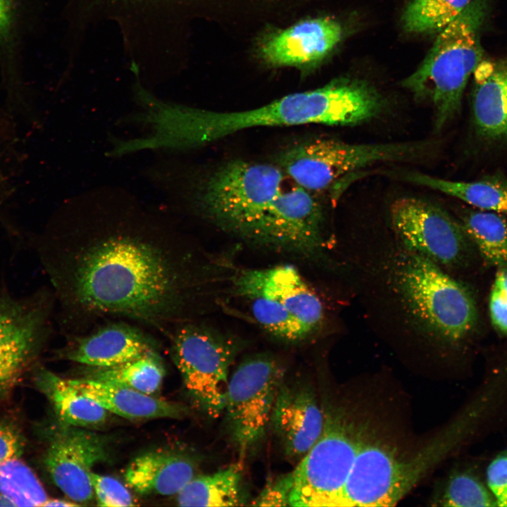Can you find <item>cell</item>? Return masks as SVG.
Returning a JSON list of instances; mask_svg holds the SVG:
<instances>
[{
  "mask_svg": "<svg viewBox=\"0 0 507 507\" xmlns=\"http://www.w3.org/2000/svg\"><path fill=\"white\" fill-rule=\"evenodd\" d=\"M32 243L67 337L107 318L166 337L189 321L192 252L163 212L127 192L106 188L73 197Z\"/></svg>",
  "mask_w": 507,
  "mask_h": 507,
  "instance_id": "cell-1",
  "label": "cell"
},
{
  "mask_svg": "<svg viewBox=\"0 0 507 507\" xmlns=\"http://www.w3.org/2000/svg\"><path fill=\"white\" fill-rule=\"evenodd\" d=\"M365 111L360 85L351 78H340L323 87L289 94L242 111L216 112L179 105L175 136L178 148L183 150L255 127L357 125L363 120Z\"/></svg>",
  "mask_w": 507,
  "mask_h": 507,
  "instance_id": "cell-2",
  "label": "cell"
},
{
  "mask_svg": "<svg viewBox=\"0 0 507 507\" xmlns=\"http://www.w3.org/2000/svg\"><path fill=\"white\" fill-rule=\"evenodd\" d=\"M488 0H472L442 30L427 56L403 85L434 107V125L443 128L458 113L470 76L484 59L481 34Z\"/></svg>",
  "mask_w": 507,
  "mask_h": 507,
  "instance_id": "cell-3",
  "label": "cell"
},
{
  "mask_svg": "<svg viewBox=\"0 0 507 507\" xmlns=\"http://www.w3.org/2000/svg\"><path fill=\"white\" fill-rule=\"evenodd\" d=\"M323 408L322 434L292 471L289 506H336L360 448L373 430L369 421L346 403Z\"/></svg>",
  "mask_w": 507,
  "mask_h": 507,
  "instance_id": "cell-4",
  "label": "cell"
},
{
  "mask_svg": "<svg viewBox=\"0 0 507 507\" xmlns=\"http://www.w3.org/2000/svg\"><path fill=\"white\" fill-rule=\"evenodd\" d=\"M284 175L273 164L230 161L204 182L197 207L222 229L254 244L267 212L282 190Z\"/></svg>",
  "mask_w": 507,
  "mask_h": 507,
  "instance_id": "cell-5",
  "label": "cell"
},
{
  "mask_svg": "<svg viewBox=\"0 0 507 507\" xmlns=\"http://www.w3.org/2000/svg\"><path fill=\"white\" fill-rule=\"evenodd\" d=\"M398 282L412 315L442 341L457 346L476 332L479 314L472 294L436 263L412 253Z\"/></svg>",
  "mask_w": 507,
  "mask_h": 507,
  "instance_id": "cell-6",
  "label": "cell"
},
{
  "mask_svg": "<svg viewBox=\"0 0 507 507\" xmlns=\"http://www.w3.org/2000/svg\"><path fill=\"white\" fill-rule=\"evenodd\" d=\"M424 145L417 143L351 144L315 139L287 149L278 163L284 174L307 191L335 188L339 180L375 163L416 156Z\"/></svg>",
  "mask_w": 507,
  "mask_h": 507,
  "instance_id": "cell-7",
  "label": "cell"
},
{
  "mask_svg": "<svg viewBox=\"0 0 507 507\" xmlns=\"http://www.w3.org/2000/svg\"><path fill=\"white\" fill-rule=\"evenodd\" d=\"M170 354L184 384L199 409L216 418L224 411L233 343L203 325H177L168 336Z\"/></svg>",
  "mask_w": 507,
  "mask_h": 507,
  "instance_id": "cell-8",
  "label": "cell"
},
{
  "mask_svg": "<svg viewBox=\"0 0 507 507\" xmlns=\"http://www.w3.org/2000/svg\"><path fill=\"white\" fill-rule=\"evenodd\" d=\"M284 377L280 363L266 354L249 357L230 377L223 413L231 442L241 456L263 439Z\"/></svg>",
  "mask_w": 507,
  "mask_h": 507,
  "instance_id": "cell-9",
  "label": "cell"
},
{
  "mask_svg": "<svg viewBox=\"0 0 507 507\" xmlns=\"http://www.w3.org/2000/svg\"><path fill=\"white\" fill-rule=\"evenodd\" d=\"M55 309L51 289L21 298L0 293V401L10 397L47 342Z\"/></svg>",
  "mask_w": 507,
  "mask_h": 507,
  "instance_id": "cell-10",
  "label": "cell"
},
{
  "mask_svg": "<svg viewBox=\"0 0 507 507\" xmlns=\"http://www.w3.org/2000/svg\"><path fill=\"white\" fill-rule=\"evenodd\" d=\"M390 216L406 247L437 264L457 265L465 261L473 246L461 223L420 199H397L391 206Z\"/></svg>",
  "mask_w": 507,
  "mask_h": 507,
  "instance_id": "cell-11",
  "label": "cell"
},
{
  "mask_svg": "<svg viewBox=\"0 0 507 507\" xmlns=\"http://www.w3.org/2000/svg\"><path fill=\"white\" fill-rule=\"evenodd\" d=\"M108 444L106 436L61 424L49 437L43 463L55 485L83 505L94 498L90 475L96 464L108 460Z\"/></svg>",
  "mask_w": 507,
  "mask_h": 507,
  "instance_id": "cell-12",
  "label": "cell"
},
{
  "mask_svg": "<svg viewBox=\"0 0 507 507\" xmlns=\"http://www.w3.org/2000/svg\"><path fill=\"white\" fill-rule=\"evenodd\" d=\"M323 209L306 189L296 186L282 190L267 212L254 245L304 256L322 247Z\"/></svg>",
  "mask_w": 507,
  "mask_h": 507,
  "instance_id": "cell-13",
  "label": "cell"
},
{
  "mask_svg": "<svg viewBox=\"0 0 507 507\" xmlns=\"http://www.w3.org/2000/svg\"><path fill=\"white\" fill-rule=\"evenodd\" d=\"M156 340L136 323L120 319L69 336L56 355L85 366L110 367L157 351Z\"/></svg>",
  "mask_w": 507,
  "mask_h": 507,
  "instance_id": "cell-14",
  "label": "cell"
},
{
  "mask_svg": "<svg viewBox=\"0 0 507 507\" xmlns=\"http://www.w3.org/2000/svg\"><path fill=\"white\" fill-rule=\"evenodd\" d=\"M270 425L283 452L301 458L320 437L324 412L314 389L300 381L282 382L272 411Z\"/></svg>",
  "mask_w": 507,
  "mask_h": 507,
  "instance_id": "cell-15",
  "label": "cell"
},
{
  "mask_svg": "<svg viewBox=\"0 0 507 507\" xmlns=\"http://www.w3.org/2000/svg\"><path fill=\"white\" fill-rule=\"evenodd\" d=\"M244 297L258 294L275 301L294 316L310 335L321 325L323 306L299 272L289 265L242 271L234 281Z\"/></svg>",
  "mask_w": 507,
  "mask_h": 507,
  "instance_id": "cell-16",
  "label": "cell"
},
{
  "mask_svg": "<svg viewBox=\"0 0 507 507\" xmlns=\"http://www.w3.org/2000/svg\"><path fill=\"white\" fill-rule=\"evenodd\" d=\"M342 37V28L336 20H307L273 35L261 46V54L273 66L313 64L323 59Z\"/></svg>",
  "mask_w": 507,
  "mask_h": 507,
  "instance_id": "cell-17",
  "label": "cell"
},
{
  "mask_svg": "<svg viewBox=\"0 0 507 507\" xmlns=\"http://www.w3.org/2000/svg\"><path fill=\"white\" fill-rule=\"evenodd\" d=\"M197 460L176 449H157L135 457L127 466V484L142 495H177L195 476Z\"/></svg>",
  "mask_w": 507,
  "mask_h": 507,
  "instance_id": "cell-18",
  "label": "cell"
},
{
  "mask_svg": "<svg viewBox=\"0 0 507 507\" xmlns=\"http://www.w3.org/2000/svg\"><path fill=\"white\" fill-rule=\"evenodd\" d=\"M472 108L475 130L484 141L507 140V56L483 59L474 73Z\"/></svg>",
  "mask_w": 507,
  "mask_h": 507,
  "instance_id": "cell-19",
  "label": "cell"
},
{
  "mask_svg": "<svg viewBox=\"0 0 507 507\" xmlns=\"http://www.w3.org/2000/svg\"><path fill=\"white\" fill-rule=\"evenodd\" d=\"M69 381L109 413L129 420L175 419L187 413V408L180 403L157 399L125 386L87 377Z\"/></svg>",
  "mask_w": 507,
  "mask_h": 507,
  "instance_id": "cell-20",
  "label": "cell"
},
{
  "mask_svg": "<svg viewBox=\"0 0 507 507\" xmlns=\"http://www.w3.org/2000/svg\"><path fill=\"white\" fill-rule=\"evenodd\" d=\"M35 382L52 406L63 425L82 428L106 424L109 412L64 379L43 368L35 373Z\"/></svg>",
  "mask_w": 507,
  "mask_h": 507,
  "instance_id": "cell-21",
  "label": "cell"
},
{
  "mask_svg": "<svg viewBox=\"0 0 507 507\" xmlns=\"http://www.w3.org/2000/svg\"><path fill=\"white\" fill-rule=\"evenodd\" d=\"M246 501L247 493L239 464L194 476L177 494L180 506H239Z\"/></svg>",
  "mask_w": 507,
  "mask_h": 507,
  "instance_id": "cell-22",
  "label": "cell"
},
{
  "mask_svg": "<svg viewBox=\"0 0 507 507\" xmlns=\"http://www.w3.org/2000/svg\"><path fill=\"white\" fill-rule=\"evenodd\" d=\"M404 179L458 199L477 209L507 214V180L500 177L463 182L409 172L404 174Z\"/></svg>",
  "mask_w": 507,
  "mask_h": 507,
  "instance_id": "cell-23",
  "label": "cell"
},
{
  "mask_svg": "<svg viewBox=\"0 0 507 507\" xmlns=\"http://www.w3.org/2000/svg\"><path fill=\"white\" fill-rule=\"evenodd\" d=\"M461 225L479 255L490 265L507 267V221L501 213L466 211Z\"/></svg>",
  "mask_w": 507,
  "mask_h": 507,
  "instance_id": "cell-24",
  "label": "cell"
},
{
  "mask_svg": "<svg viewBox=\"0 0 507 507\" xmlns=\"http://www.w3.org/2000/svg\"><path fill=\"white\" fill-rule=\"evenodd\" d=\"M165 373L163 361L157 351H154L113 366H86L85 377L152 395L160 389Z\"/></svg>",
  "mask_w": 507,
  "mask_h": 507,
  "instance_id": "cell-25",
  "label": "cell"
},
{
  "mask_svg": "<svg viewBox=\"0 0 507 507\" xmlns=\"http://www.w3.org/2000/svg\"><path fill=\"white\" fill-rule=\"evenodd\" d=\"M472 0H412L401 18L411 33L439 32L458 16Z\"/></svg>",
  "mask_w": 507,
  "mask_h": 507,
  "instance_id": "cell-26",
  "label": "cell"
},
{
  "mask_svg": "<svg viewBox=\"0 0 507 507\" xmlns=\"http://www.w3.org/2000/svg\"><path fill=\"white\" fill-rule=\"evenodd\" d=\"M439 506L475 507L496 506L485 481L468 470L452 472L432 499Z\"/></svg>",
  "mask_w": 507,
  "mask_h": 507,
  "instance_id": "cell-27",
  "label": "cell"
},
{
  "mask_svg": "<svg viewBox=\"0 0 507 507\" xmlns=\"http://www.w3.org/2000/svg\"><path fill=\"white\" fill-rule=\"evenodd\" d=\"M250 302L256 320L265 331L282 341L294 342L310 336L307 330L286 309L265 296L254 294L244 296Z\"/></svg>",
  "mask_w": 507,
  "mask_h": 507,
  "instance_id": "cell-28",
  "label": "cell"
},
{
  "mask_svg": "<svg viewBox=\"0 0 507 507\" xmlns=\"http://www.w3.org/2000/svg\"><path fill=\"white\" fill-rule=\"evenodd\" d=\"M90 477L98 506L120 507L135 505L130 493L116 479L93 471Z\"/></svg>",
  "mask_w": 507,
  "mask_h": 507,
  "instance_id": "cell-29",
  "label": "cell"
},
{
  "mask_svg": "<svg viewBox=\"0 0 507 507\" xmlns=\"http://www.w3.org/2000/svg\"><path fill=\"white\" fill-rule=\"evenodd\" d=\"M489 313L495 330L507 335V267L497 268L490 290Z\"/></svg>",
  "mask_w": 507,
  "mask_h": 507,
  "instance_id": "cell-30",
  "label": "cell"
},
{
  "mask_svg": "<svg viewBox=\"0 0 507 507\" xmlns=\"http://www.w3.org/2000/svg\"><path fill=\"white\" fill-rule=\"evenodd\" d=\"M293 488V472L280 475L271 479L254 498L251 506H289V499Z\"/></svg>",
  "mask_w": 507,
  "mask_h": 507,
  "instance_id": "cell-31",
  "label": "cell"
},
{
  "mask_svg": "<svg viewBox=\"0 0 507 507\" xmlns=\"http://www.w3.org/2000/svg\"><path fill=\"white\" fill-rule=\"evenodd\" d=\"M485 482L496 506L507 507V451L497 455L488 465Z\"/></svg>",
  "mask_w": 507,
  "mask_h": 507,
  "instance_id": "cell-32",
  "label": "cell"
},
{
  "mask_svg": "<svg viewBox=\"0 0 507 507\" xmlns=\"http://www.w3.org/2000/svg\"><path fill=\"white\" fill-rule=\"evenodd\" d=\"M23 450V439L18 432L10 427L0 425V463L20 457Z\"/></svg>",
  "mask_w": 507,
  "mask_h": 507,
  "instance_id": "cell-33",
  "label": "cell"
},
{
  "mask_svg": "<svg viewBox=\"0 0 507 507\" xmlns=\"http://www.w3.org/2000/svg\"><path fill=\"white\" fill-rule=\"evenodd\" d=\"M13 19L12 0H0V39L9 32Z\"/></svg>",
  "mask_w": 507,
  "mask_h": 507,
  "instance_id": "cell-34",
  "label": "cell"
},
{
  "mask_svg": "<svg viewBox=\"0 0 507 507\" xmlns=\"http://www.w3.org/2000/svg\"><path fill=\"white\" fill-rule=\"evenodd\" d=\"M80 504L73 501H67L58 499H48L44 506H78Z\"/></svg>",
  "mask_w": 507,
  "mask_h": 507,
  "instance_id": "cell-35",
  "label": "cell"
},
{
  "mask_svg": "<svg viewBox=\"0 0 507 507\" xmlns=\"http://www.w3.org/2000/svg\"><path fill=\"white\" fill-rule=\"evenodd\" d=\"M0 506H15L9 499L0 493Z\"/></svg>",
  "mask_w": 507,
  "mask_h": 507,
  "instance_id": "cell-36",
  "label": "cell"
},
{
  "mask_svg": "<svg viewBox=\"0 0 507 507\" xmlns=\"http://www.w3.org/2000/svg\"><path fill=\"white\" fill-rule=\"evenodd\" d=\"M140 89H141V88H140ZM139 89H138V90H139ZM138 90H137V91H138ZM135 94H136V93H135ZM125 122H126V121H125ZM128 139H127V140H128ZM127 149H128V147H127ZM128 150H129V149H128ZM129 151H130V150H129ZM130 152H131V151H130Z\"/></svg>",
  "mask_w": 507,
  "mask_h": 507,
  "instance_id": "cell-37",
  "label": "cell"
}]
</instances>
